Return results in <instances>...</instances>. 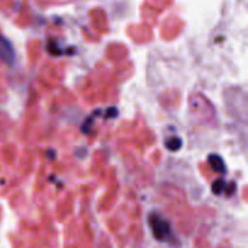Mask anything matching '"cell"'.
Listing matches in <instances>:
<instances>
[{
    "mask_svg": "<svg viewBox=\"0 0 248 248\" xmlns=\"http://www.w3.org/2000/svg\"><path fill=\"white\" fill-rule=\"evenodd\" d=\"M148 219H149V227L152 229L153 236L155 240L161 242H169V244L176 240L173 232H172L171 225L161 216L157 215V213H152V215H149Z\"/></svg>",
    "mask_w": 248,
    "mask_h": 248,
    "instance_id": "cell-1",
    "label": "cell"
},
{
    "mask_svg": "<svg viewBox=\"0 0 248 248\" xmlns=\"http://www.w3.org/2000/svg\"><path fill=\"white\" fill-rule=\"evenodd\" d=\"M0 60L11 65L15 62V50L11 43L0 34Z\"/></svg>",
    "mask_w": 248,
    "mask_h": 248,
    "instance_id": "cell-2",
    "label": "cell"
},
{
    "mask_svg": "<svg viewBox=\"0 0 248 248\" xmlns=\"http://www.w3.org/2000/svg\"><path fill=\"white\" fill-rule=\"evenodd\" d=\"M208 161H210L211 167H212V169L215 170L216 172H220V173H224L225 170H227L224 162H223V160L220 159L218 155H211V156L208 157Z\"/></svg>",
    "mask_w": 248,
    "mask_h": 248,
    "instance_id": "cell-3",
    "label": "cell"
},
{
    "mask_svg": "<svg viewBox=\"0 0 248 248\" xmlns=\"http://www.w3.org/2000/svg\"><path fill=\"white\" fill-rule=\"evenodd\" d=\"M166 145H167V148H169V149H171V150H173V152H176V150H178L179 148H181L182 142H181V140H179V138L173 137V138H171V140H167Z\"/></svg>",
    "mask_w": 248,
    "mask_h": 248,
    "instance_id": "cell-4",
    "label": "cell"
},
{
    "mask_svg": "<svg viewBox=\"0 0 248 248\" xmlns=\"http://www.w3.org/2000/svg\"><path fill=\"white\" fill-rule=\"evenodd\" d=\"M225 183L223 179H218V181H216V183L213 184L212 189H213V193L215 194H220L223 191V188H224Z\"/></svg>",
    "mask_w": 248,
    "mask_h": 248,
    "instance_id": "cell-5",
    "label": "cell"
}]
</instances>
